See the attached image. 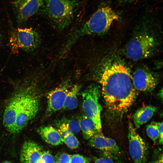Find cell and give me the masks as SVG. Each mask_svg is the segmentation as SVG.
I'll use <instances>...</instances> for the list:
<instances>
[{
	"label": "cell",
	"mask_w": 163,
	"mask_h": 163,
	"mask_svg": "<svg viewBox=\"0 0 163 163\" xmlns=\"http://www.w3.org/2000/svg\"><path fill=\"white\" fill-rule=\"evenodd\" d=\"M101 66L100 82L105 103L112 112L122 114L129 108L136 97L132 78L118 61L109 60Z\"/></svg>",
	"instance_id": "cell-1"
},
{
	"label": "cell",
	"mask_w": 163,
	"mask_h": 163,
	"mask_svg": "<svg viewBox=\"0 0 163 163\" xmlns=\"http://www.w3.org/2000/svg\"><path fill=\"white\" fill-rule=\"evenodd\" d=\"M120 18L119 15L109 6L98 8L87 21L71 33L62 51L66 53L74 44L83 37L104 33L114 21Z\"/></svg>",
	"instance_id": "cell-2"
},
{
	"label": "cell",
	"mask_w": 163,
	"mask_h": 163,
	"mask_svg": "<svg viewBox=\"0 0 163 163\" xmlns=\"http://www.w3.org/2000/svg\"><path fill=\"white\" fill-rule=\"evenodd\" d=\"M43 12L59 31L65 29L72 20L78 4L76 0H46Z\"/></svg>",
	"instance_id": "cell-3"
},
{
	"label": "cell",
	"mask_w": 163,
	"mask_h": 163,
	"mask_svg": "<svg viewBox=\"0 0 163 163\" xmlns=\"http://www.w3.org/2000/svg\"><path fill=\"white\" fill-rule=\"evenodd\" d=\"M27 86L24 96L16 118L13 134L20 132L36 116L40 104L39 96L35 88L30 84L29 75L26 78Z\"/></svg>",
	"instance_id": "cell-4"
},
{
	"label": "cell",
	"mask_w": 163,
	"mask_h": 163,
	"mask_svg": "<svg viewBox=\"0 0 163 163\" xmlns=\"http://www.w3.org/2000/svg\"><path fill=\"white\" fill-rule=\"evenodd\" d=\"M158 47L156 37L146 30L136 34L126 47V54L130 59L137 61L150 57Z\"/></svg>",
	"instance_id": "cell-5"
},
{
	"label": "cell",
	"mask_w": 163,
	"mask_h": 163,
	"mask_svg": "<svg viewBox=\"0 0 163 163\" xmlns=\"http://www.w3.org/2000/svg\"><path fill=\"white\" fill-rule=\"evenodd\" d=\"M9 42L11 50L13 53L19 50L31 52L39 46L41 39L38 32L32 28H15L11 26Z\"/></svg>",
	"instance_id": "cell-6"
},
{
	"label": "cell",
	"mask_w": 163,
	"mask_h": 163,
	"mask_svg": "<svg viewBox=\"0 0 163 163\" xmlns=\"http://www.w3.org/2000/svg\"><path fill=\"white\" fill-rule=\"evenodd\" d=\"M100 90L95 85L89 86L82 93V108L85 116L94 123L98 131H101V113L102 107L99 103Z\"/></svg>",
	"instance_id": "cell-7"
},
{
	"label": "cell",
	"mask_w": 163,
	"mask_h": 163,
	"mask_svg": "<svg viewBox=\"0 0 163 163\" xmlns=\"http://www.w3.org/2000/svg\"><path fill=\"white\" fill-rule=\"evenodd\" d=\"M128 137L129 152L134 163H145L148 152L147 147L130 122L129 125Z\"/></svg>",
	"instance_id": "cell-8"
},
{
	"label": "cell",
	"mask_w": 163,
	"mask_h": 163,
	"mask_svg": "<svg viewBox=\"0 0 163 163\" xmlns=\"http://www.w3.org/2000/svg\"><path fill=\"white\" fill-rule=\"evenodd\" d=\"M25 86L18 89L8 100L4 112L3 121L4 126L12 134L18 110L24 96Z\"/></svg>",
	"instance_id": "cell-9"
},
{
	"label": "cell",
	"mask_w": 163,
	"mask_h": 163,
	"mask_svg": "<svg viewBox=\"0 0 163 163\" xmlns=\"http://www.w3.org/2000/svg\"><path fill=\"white\" fill-rule=\"evenodd\" d=\"M43 3V0H15L12 6L19 26L25 24L29 19L37 12Z\"/></svg>",
	"instance_id": "cell-10"
},
{
	"label": "cell",
	"mask_w": 163,
	"mask_h": 163,
	"mask_svg": "<svg viewBox=\"0 0 163 163\" xmlns=\"http://www.w3.org/2000/svg\"><path fill=\"white\" fill-rule=\"evenodd\" d=\"M132 79L135 89L140 91H151L158 83L157 78L153 74L143 68L136 69L133 74Z\"/></svg>",
	"instance_id": "cell-11"
},
{
	"label": "cell",
	"mask_w": 163,
	"mask_h": 163,
	"mask_svg": "<svg viewBox=\"0 0 163 163\" xmlns=\"http://www.w3.org/2000/svg\"><path fill=\"white\" fill-rule=\"evenodd\" d=\"M69 86L68 83H64L48 93L47 97V113L48 115L63 108L69 89Z\"/></svg>",
	"instance_id": "cell-12"
},
{
	"label": "cell",
	"mask_w": 163,
	"mask_h": 163,
	"mask_svg": "<svg viewBox=\"0 0 163 163\" xmlns=\"http://www.w3.org/2000/svg\"><path fill=\"white\" fill-rule=\"evenodd\" d=\"M88 144L91 146L110 155H117L120 153V149L116 141L104 136L101 132L97 133L90 138Z\"/></svg>",
	"instance_id": "cell-13"
},
{
	"label": "cell",
	"mask_w": 163,
	"mask_h": 163,
	"mask_svg": "<svg viewBox=\"0 0 163 163\" xmlns=\"http://www.w3.org/2000/svg\"><path fill=\"white\" fill-rule=\"evenodd\" d=\"M42 152L41 147L37 143L26 141L21 149V161L22 163H41Z\"/></svg>",
	"instance_id": "cell-14"
},
{
	"label": "cell",
	"mask_w": 163,
	"mask_h": 163,
	"mask_svg": "<svg viewBox=\"0 0 163 163\" xmlns=\"http://www.w3.org/2000/svg\"><path fill=\"white\" fill-rule=\"evenodd\" d=\"M37 131L42 139L48 144L58 145L63 142V138L58 130L52 126H42L39 127Z\"/></svg>",
	"instance_id": "cell-15"
},
{
	"label": "cell",
	"mask_w": 163,
	"mask_h": 163,
	"mask_svg": "<svg viewBox=\"0 0 163 163\" xmlns=\"http://www.w3.org/2000/svg\"><path fill=\"white\" fill-rule=\"evenodd\" d=\"M157 110L156 107L152 105L147 106L137 110L132 116L135 129L139 128L148 121Z\"/></svg>",
	"instance_id": "cell-16"
},
{
	"label": "cell",
	"mask_w": 163,
	"mask_h": 163,
	"mask_svg": "<svg viewBox=\"0 0 163 163\" xmlns=\"http://www.w3.org/2000/svg\"><path fill=\"white\" fill-rule=\"evenodd\" d=\"M78 121L85 139H89L96 134L99 132L93 121L86 116H81Z\"/></svg>",
	"instance_id": "cell-17"
},
{
	"label": "cell",
	"mask_w": 163,
	"mask_h": 163,
	"mask_svg": "<svg viewBox=\"0 0 163 163\" xmlns=\"http://www.w3.org/2000/svg\"><path fill=\"white\" fill-rule=\"evenodd\" d=\"M81 88L80 85H75L69 89L66 96L63 109L71 110L77 107L78 105V95Z\"/></svg>",
	"instance_id": "cell-18"
},
{
	"label": "cell",
	"mask_w": 163,
	"mask_h": 163,
	"mask_svg": "<svg viewBox=\"0 0 163 163\" xmlns=\"http://www.w3.org/2000/svg\"><path fill=\"white\" fill-rule=\"evenodd\" d=\"M59 123L64 126L68 131L74 135L78 133L81 130L78 121L73 119H64Z\"/></svg>",
	"instance_id": "cell-19"
},
{
	"label": "cell",
	"mask_w": 163,
	"mask_h": 163,
	"mask_svg": "<svg viewBox=\"0 0 163 163\" xmlns=\"http://www.w3.org/2000/svg\"><path fill=\"white\" fill-rule=\"evenodd\" d=\"M147 134L154 142H155L159 139V131L158 123L152 122L146 127Z\"/></svg>",
	"instance_id": "cell-20"
},
{
	"label": "cell",
	"mask_w": 163,
	"mask_h": 163,
	"mask_svg": "<svg viewBox=\"0 0 163 163\" xmlns=\"http://www.w3.org/2000/svg\"><path fill=\"white\" fill-rule=\"evenodd\" d=\"M63 139V142L70 148L74 149L78 147L79 142L74 134L69 133Z\"/></svg>",
	"instance_id": "cell-21"
},
{
	"label": "cell",
	"mask_w": 163,
	"mask_h": 163,
	"mask_svg": "<svg viewBox=\"0 0 163 163\" xmlns=\"http://www.w3.org/2000/svg\"><path fill=\"white\" fill-rule=\"evenodd\" d=\"M88 159L79 154H76L71 156L70 163H89Z\"/></svg>",
	"instance_id": "cell-22"
},
{
	"label": "cell",
	"mask_w": 163,
	"mask_h": 163,
	"mask_svg": "<svg viewBox=\"0 0 163 163\" xmlns=\"http://www.w3.org/2000/svg\"><path fill=\"white\" fill-rule=\"evenodd\" d=\"M54 161L53 155L48 152H42L41 163H53Z\"/></svg>",
	"instance_id": "cell-23"
},
{
	"label": "cell",
	"mask_w": 163,
	"mask_h": 163,
	"mask_svg": "<svg viewBox=\"0 0 163 163\" xmlns=\"http://www.w3.org/2000/svg\"><path fill=\"white\" fill-rule=\"evenodd\" d=\"M71 157V155L64 153L60 155L58 161L59 163H70Z\"/></svg>",
	"instance_id": "cell-24"
},
{
	"label": "cell",
	"mask_w": 163,
	"mask_h": 163,
	"mask_svg": "<svg viewBox=\"0 0 163 163\" xmlns=\"http://www.w3.org/2000/svg\"><path fill=\"white\" fill-rule=\"evenodd\" d=\"M94 161V163H114L112 159L108 157L95 158Z\"/></svg>",
	"instance_id": "cell-25"
},
{
	"label": "cell",
	"mask_w": 163,
	"mask_h": 163,
	"mask_svg": "<svg viewBox=\"0 0 163 163\" xmlns=\"http://www.w3.org/2000/svg\"><path fill=\"white\" fill-rule=\"evenodd\" d=\"M159 129V142L160 144H163V122L158 123Z\"/></svg>",
	"instance_id": "cell-26"
},
{
	"label": "cell",
	"mask_w": 163,
	"mask_h": 163,
	"mask_svg": "<svg viewBox=\"0 0 163 163\" xmlns=\"http://www.w3.org/2000/svg\"><path fill=\"white\" fill-rule=\"evenodd\" d=\"M150 163H163V155H161L158 157L157 159L155 160Z\"/></svg>",
	"instance_id": "cell-27"
},
{
	"label": "cell",
	"mask_w": 163,
	"mask_h": 163,
	"mask_svg": "<svg viewBox=\"0 0 163 163\" xmlns=\"http://www.w3.org/2000/svg\"><path fill=\"white\" fill-rule=\"evenodd\" d=\"M3 37L0 30V45L1 44Z\"/></svg>",
	"instance_id": "cell-28"
},
{
	"label": "cell",
	"mask_w": 163,
	"mask_h": 163,
	"mask_svg": "<svg viewBox=\"0 0 163 163\" xmlns=\"http://www.w3.org/2000/svg\"><path fill=\"white\" fill-rule=\"evenodd\" d=\"M2 163H11L10 161H5L2 162Z\"/></svg>",
	"instance_id": "cell-29"
},
{
	"label": "cell",
	"mask_w": 163,
	"mask_h": 163,
	"mask_svg": "<svg viewBox=\"0 0 163 163\" xmlns=\"http://www.w3.org/2000/svg\"><path fill=\"white\" fill-rule=\"evenodd\" d=\"M121 0V1H122L123 2H124V1H131L132 0Z\"/></svg>",
	"instance_id": "cell-30"
},
{
	"label": "cell",
	"mask_w": 163,
	"mask_h": 163,
	"mask_svg": "<svg viewBox=\"0 0 163 163\" xmlns=\"http://www.w3.org/2000/svg\"><path fill=\"white\" fill-rule=\"evenodd\" d=\"M53 163H59L58 160H56L54 161Z\"/></svg>",
	"instance_id": "cell-31"
}]
</instances>
